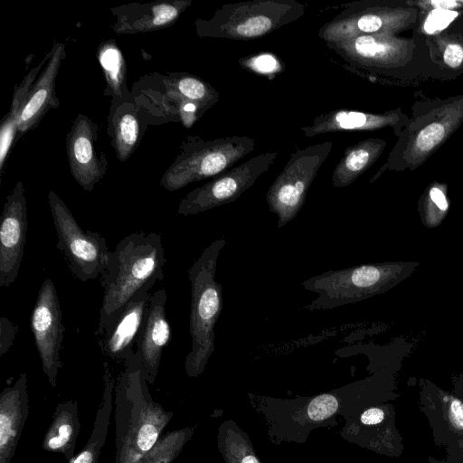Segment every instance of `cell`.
Here are the masks:
<instances>
[{"label":"cell","instance_id":"13","mask_svg":"<svg viewBox=\"0 0 463 463\" xmlns=\"http://www.w3.org/2000/svg\"><path fill=\"white\" fill-rule=\"evenodd\" d=\"M420 403L434 444L445 451L441 463H463V402L454 393L424 381Z\"/></svg>","mask_w":463,"mask_h":463},{"label":"cell","instance_id":"7","mask_svg":"<svg viewBox=\"0 0 463 463\" xmlns=\"http://www.w3.org/2000/svg\"><path fill=\"white\" fill-rule=\"evenodd\" d=\"M305 14L296 0H250L224 4L210 19L198 18L194 25L199 37L254 40L291 24Z\"/></svg>","mask_w":463,"mask_h":463},{"label":"cell","instance_id":"33","mask_svg":"<svg viewBox=\"0 0 463 463\" xmlns=\"http://www.w3.org/2000/svg\"><path fill=\"white\" fill-rule=\"evenodd\" d=\"M427 43L443 67L452 71H463V36L441 32L430 35Z\"/></svg>","mask_w":463,"mask_h":463},{"label":"cell","instance_id":"17","mask_svg":"<svg viewBox=\"0 0 463 463\" xmlns=\"http://www.w3.org/2000/svg\"><path fill=\"white\" fill-rule=\"evenodd\" d=\"M24 187L18 181L6 196L0 225V286L9 287L16 279L24 257L27 231Z\"/></svg>","mask_w":463,"mask_h":463},{"label":"cell","instance_id":"12","mask_svg":"<svg viewBox=\"0 0 463 463\" xmlns=\"http://www.w3.org/2000/svg\"><path fill=\"white\" fill-rule=\"evenodd\" d=\"M278 155V151L263 152L194 188L180 201L177 213L194 215L237 200L268 171Z\"/></svg>","mask_w":463,"mask_h":463},{"label":"cell","instance_id":"35","mask_svg":"<svg viewBox=\"0 0 463 463\" xmlns=\"http://www.w3.org/2000/svg\"><path fill=\"white\" fill-rule=\"evenodd\" d=\"M240 63L241 67L261 74L278 73L281 69L279 61L267 52L241 59Z\"/></svg>","mask_w":463,"mask_h":463},{"label":"cell","instance_id":"32","mask_svg":"<svg viewBox=\"0 0 463 463\" xmlns=\"http://www.w3.org/2000/svg\"><path fill=\"white\" fill-rule=\"evenodd\" d=\"M449 211L448 185L433 181L418 201V212L425 227L436 228L441 224Z\"/></svg>","mask_w":463,"mask_h":463},{"label":"cell","instance_id":"14","mask_svg":"<svg viewBox=\"0 0 463 463\" xmlns=\"http://www.w3.org/2000/svg\"><path fill=\"white\" fill-rule=\"evenodd\" d=\"M326 45L353 67L383 71L402 67L412 60L415 43L411 39L392 34H364Z\"/></svg>","mask_w":463,"mask_h":463},{"label":"cell","instance_id":"23","mask_svg":"<svg viewBox=\"0 0 463 463\" xmlns=\"http://www.w3.org/2000/svg\"><path fill=\"white\" fill-rule=\"evenodd\" d=\"M28 415L27 375L22 373L0 394V463H11Z\"/></svg>","mask_w":463,"mask_h":463},{"label":"cell","instance_id":"15","mask_svg":"<svg viewBox=\"0 0 463 463\" xmlns=\"http://www.w3.org/2000/svg\"><path fill=\"white\" fill-rule=\"evenodd\" d=\"M30 326L33 335L43 373L52 387H56L61 362L60 352L65 327L61 322V308L55 286L46 279L38 292Z\"/></svg>","mask_w":463,"mask_h":463},{"label":"cell","instance_id":"11","mask_svg":"<svg viewBox=\"0 0 463 463\" xmlns=\"http://www.w3.org/2000/svg\"><path fill=\"white\" fill-rule=\"evenodd\" d=\"M332 146V141H326L291 153L266 194L269 211L278 217V228L295 219L302 209L308 189L329 156Z\"/></svg>","mask_w":463,"mask_h":463},{"label":"cell","instance_id":"36","mask_svg":"<svg viewBox=\"0 0 463 463\" xmlns=\"http://www.w3.org/2000/svg\"><path fill=\"white\" fill-rule=\"evenodd\" d=\"M405 4L423 14L437 9L449 12L463 11V0H407Z\"/></svg>","mask_w":463,"mask_h":463},{"label":"cell","instance_id":"26","mask_svg":"<svg viewBox=\"0 0 463 463\" xmlns=\"http://www.w3.org/2000/svg\"><path fill=\"white\" fill-rule=\"evenodd\" d=\"M385 146L386 141L376 137L348 146L333 171V187L342 188L354 183L377 161Z\"/></svg>","mask_w":463,"mask_h":463},{"label":"cell","instance_id":"18","mask_svg":"<svg viewBox=\"0 0 463 463\" xmlns=\"http://www.w3.org/2000/svg\"><path fill=\"white\" fill-rule=\"evenodd\" d=\"M192 5L191 0H161L131 3L110 8L118 34H135L170 27Z\"/></svg>","mask_w":463,"mask_h":463},{"label":"cell","instance_id":"38","mask_svg":"<svg viewBox=\"0 0 463 463\" xmlns=\"http://www.w3.org/2000/svg\"><path fill=\"white\" fill-rule=\"evenodd\" d=\"M454 394L463 402V375L454 381Z\"/></svg>","mask_w":463,"mask_h":463},{"label":"cell","instance_id":"37","mask_svg":"<svg viewBox=\"0 0 463 463\" xmlns=\"http://www.w3.org/2000/svg\"><path fill=\"white\" fill-rule=\"evenodd\" d=\"M17 332L16 326L7 317H2L0 320V355L3 356L14 344Z\"/></svg>","mask_w":463,"mask_h":463},{"label":"cell","instance_id":"29","mask_svg":"<svg viewBox=\"0 0 463 463\" xmlns=\"http://www.w3.org/2000/svg\"><path fill=\"white\" fill-rule=\"evenodd\" d=\"M153 79L161 86L175 90L204 114L217 103L219 92L206 80L188 72L154 73Z\"/></svg>","mask_w":463,"mask_h":463},{"label":"cell","instance_id":"27","mask_svg":"<svg viewBox=\"0 0 463 463\" xmlns=\"http://www.w3.org/2000/svg\"><path fill=\"white\" fill-rule=\"evenodd\" d=\"M51 56V51L45 54L42 61L24 77L22 81L16 85L13 94L12 103L9 111L1 120L0 126V175H3L4 167L11 148L17 141L18 120L27 99V97L41 71Z\"/></svg>","mask_w":463,"mask_h":463},{"label":"cell","instance_id":"21","mask_svg":"<svg viewBox=\"0 0 463 463\" xmlns=\"http://www.w3.org/2000/svg\"><path fill=\"white\" fill-rule=\"evenodd\" d=\"M166 291L160 288L150 297L146 320L137 342L145 376L154 383L158 373L162 353L167 346L172 330L166 317Z\"/></svg>","mask_w":463,"mask_h":463},{"label":"cell","instance_id":"5","mask_svg":"<svg viewBox=\"0 0 463 463\" xmlns=\"http://www.w3.org/2000/svg\"><path fill=\"white\" fill-rule=\"evenodd\" d=\"M225 244L223 238L212 241L188 269L192 348L185 357L184 368L192 378L204 372L215 350L214 327L222 310V286L216 281L215 275L218 258Z\"/></svg>","mask_w":463,"mask_h":463},{"label":"cell","instance_id":"1","mask_svg":"<svg viewBox=\"0 0 463 463\" xmlns=\"http://www.w3.org/2000/svg\"><path fill=\"white\" fill-rule=\"evenodd\" d=\"M124 364L115 386L114 463H138L161 438L174 412L153 400L137 352Z\"/></svg>","mask_w":463,"mask_h":463},{"label":"cell","instance_id":"25","mask_svg":"<svg viewBox=\"0 0 463 463\" xmlns=\"http://www.w3.org/2000/svg\"><path fill=\"white\" fill-rule=\"evenodd\" d=\"M80 430L78 402L71 400L58 403L43 439V449L60 453L69 462L75 456Z\"/></svg>","mask_w":463,"mask_h":463},{"label":"cell","instance_id":"22","mask_svg":"<svg viewBox=\"0 0 463 463\" xmlns=\"http://www.w3.org/2000/svg\"><path fill=\"white\" fill-rule=\"evenodd\" d=\"M65 57L64 43L55 42L51 49V56L36 79L19 117L17 140L33 129L50 109H57L60 106L55 85L61 62Z\"/></svg>","mask_w":463,"mask_h":463},{"label":"cell","instance_id":"6","mask_svg":"<svg viewBox=\"0 0 463 463\" xmlns=\"http://www.w3.org/2000/svg\"><path fill=\"white\" fill-rule=\"evenodd\" d=\"M419 266L417 261L369 263L310 277L300 285L317 296L305 309H333L383 294L411 276Z\"/></svg>","mask_w":463,"mask_h":463},{"label":"cell","instance_id":"31","mask_svg":"<svg viewBox=\"0 0 463 463\" xmlns=\"http://www.w3.org/2000/svg\"><path fill=\"white\" fill-rule=\"evenodd\" d=\"M217 446L225 463H260L248 434L232 420L219 426Z\"/></svg>","mask_w":463,"mask_h":463},{"label":"cell","instance_id":"9","mask_svg":"<svg viewBox=\"0 0 463 463\" xmlns=\"http://www.w3.org/2000/svg\"><path fill=\"white\" fill-rule=\"evenodd\" d=\"M342 6L318 30L325 43L364 34L397 35L411 27L420 15L417 8L389 0L353 1Z\"/></svg>","mask_w":463,"mask_h":463},{"label":"cell","instance_id":"20","mask_svg":"<svg viewBox=\"0 0 463 463\" xmlns=\"http://www.w3.org/2000/svg\"><path fill=\"white\" fill-rule=\"evenodd\" d=\"M149 291L137 294L101 335L100 348L108 357L125 363L135 354L133 348L144 326L152 295Z\"/></svg>","mask_w":463,"mask_h":463},{"label":"cell","instance_id":"3","mask_svg":"<svg viewBox=\"0 0 463 463\" xmlns=\"http://www.w3.org/2000/svg\"><path fill=\"white\" fill-rule=\"evenodd\" d=\"M368 379L313 397L277 399L257 396L258 410L269 425V434L278 440L303 442L311 430L329 425L335 416L345 418L362 411L369 395Z\"/></svg>","mask_w":463,"mask_h":463},{"label":"cell","instance_id":"30","mask_svg":"<svg viewBox=\"0 0 463 463\" xmlns=\"http://www.w3.org/2000/svg\"><path fill=\"white\" fill-rule=\"evenodd\" d=\"M97 58L106 80L104 93L111 101L131 100L127 87V66L124 55L114 40L101 42L97 49Z\"/></svg>","mask_w":463,"mask_h":463},{"label":"cell","instance_id":"16","mask_svg":"<svg viewBox=\"0 0 463 463\" xmlns=\"http://www.w3.org/2000/svg\"><path fill=\"white\" fill-rule=\"evenodd\" d=\"M99 130L97 122L80 113L65 139L71 174L87 192L93 191L102 181L109 166L107 156L98 144Z\"/></svg>","mask_w":463,"mask_h":463},{"label":"cell","instance_id":"19","mask_svg":"<svg viewBox=\"0 0 463 463\" xmlns=\"http://www.w3.org/2000/svg\"><path fill=\"white\" fill-rule=\"evenodd\" d=\"M410 117L401 108L383 113L335 109L317 116L309 126L300 128L306 137L346 131H373L392 128L398 137Z\"/></svg>","mask_w":463,"mask_h":463},{"label":"cell","instance_id":"2","mask_svg":"<svg viewBox=\"0 0 463 463\" xmlns=\"http://www.w3.org/2000/svg\"><path fill=\"white\" fill-rule=\"evenodd\" d=\"M165 262L162 239L157 233L134 232L118 241L110 251L100 279L104 293L99 337L137 294L150 290L156 281L163 279Z\"/></svg>","mask_w":463,"mask_h":463},{"label":"cell","instance_id":"4","mask_svg":"<svg viewBox=\"0 0 463 463\" xmlns=\"http://www.w3.org/2000/svg\"><path fill=\"white\" fill-rule=\"evenodd\" d=\"M381 171H412L422 165L463 123V94L416 101Z\"/></svg>","mask_w":463,"mask_h":463},{"label":"cell","instance_id":"10","mask_svg":"<svg viewBox=\"0 0 463 463\" xmlns=\"http://www.w3.org/2000/svg\"><path fill=\"white\" fill-rule=\"evenodd\" d=\"M48 203L57 235V249L64 256L71 272L80 281L102 274L110 251L105 238L95 232L83 231L65 203L52 190Z\"/></svg>","mask_w":463,"mask_h":463},{"label":"cell","instance_id":"8","mask_svg":"<svg viewBox=\"0 0 463 463\" xmlns=\"http://www.w3.org/2000/svg\"><path fill=\"white\" fill-rule=\"evenodd\" d=\"M254 148L255 140L245 136L213 139L187 136L174 162L161 177L160 185L174 192L192 183L216 176L233 167Z\"/></svg>","mask_w":463,"mask_h":463},{"label":"cell","instance_id":"28","mask_svg":"<svg viewBox=\"0 0 463 463\" xmlns=\"http://www.w3.org/2000/svg\"><path fill=\"white\" fill-rule=\"evenodd\" d=\"M104 388L101 401L97 410L92 431L82 449L68 463H98L100 452L106 442L112 412L115 379L108 362H104Z\"/></svg>","mask_w":463,"mask_h":463},{"label":"cell","instance_id":"24","mask_svg":"<svg viewBox=\"0 0 463 463\" xmlns=\"http://www.w3.org/2000/svg\"><path fill=\"white\" fill-rule=\"evenodd\" d=\"M145 115L133 100L111 101L108 116L110 145L120 162L127 161L136 151L146 131Z\"/></svg>","mask_w":463,"mask_h":463},{"label":"cell","instance_id":"34","mask_svg":"<svg viewBox=\"0 0 463 463\" xmlns=\"http://www.w3.org/2000/svg\"><path fill=\"white\" fill-rule=\"evenodd\" d=\"M194 426L167 431L138 463H173L194 435Z\"/></svg>","mask_w":463,"mask_h":463}]
</instances>
